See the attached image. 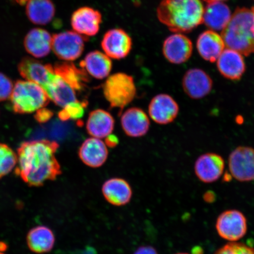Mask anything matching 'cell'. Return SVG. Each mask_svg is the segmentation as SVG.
<instances>
[{"instance_id": "9", "label": "cell", "mask_w": 254, "mask_h": 254, "mask_svg": "<svg viewBox=\"0 0 254 254\" xmlns=\"http://www.w3.org/2000/svg\"><path fill=\"white\" fill-rule=\"evenodd\" d=\"M18 70L22 77L40 85L44 89L56 76L52 65L43 64L30 57L22 59L18 64Z\"/></svg>"}, {"instance_id": "26", "label": "cell", "mask_w": 254, "mask_h": 254, "mask_svg": "<svg viewBox=\"0 0 254 254\" xmlns=\"http://www.w3.org/2000/svg\"><path fill=\"white\" fill-rule=\"evenodd\" d=\"M25 14L31 23L46 25L52 21L56 14V7L52 0H27Z\"/></svg>"}, {"instance_id": "41", "label": "cell", "mask_w": 254, "mask_h": 254, "mask_svg": "<svg viewBox=\"0 0 254 254\" xmlns=\"http://www.w3.org/2000/svg\"><path fill=\"white\" fill-rule=\"evenodd\" d=\"M0 254H4L2 253L1 252H0Z\"/></svg>"}, {"instance_id": "27", "label": "cell", "mask_w": 254, "mask_h": 254, "mask_svg": "<svg viewBox=\"0 0 254 254\" xmlns=\"http://www.w3.org/2000/svg\"><path fill=\"white\" fill-rule=\"evenodd\" d=\"M28 247L36 254L49 253L55 247L56 238L50 228L40 225L32 228L26 238Z\"/></svg>"}, {"instance_id": "3", "label": "cell", "mask_w": 254, "mask_h": 254, "mask_svg": "<svg viewBox=\"0 0 254 254\" xmlns=\"http://www.w3.org/2000/svg\"><path fill=\"white\" fill-rule=\"evenodd\" d=\"M221 36L228 49L246 56L254 53V15L252 9L237 8L222 30Z\"/></svg>"}, {"instance_id": "17", "label": "cell", "mask_w": 254, "mask_h": 254, "mask_svg": "<svg viewBox=\"0 0 254 254\" xmlns=\"http://www.w3.org/2000/svg\"><path fill=\"white\" fill-rule=\"evenodd\" d=\"M78 155L82 163L91 168H98L106 163L109 150L106 143L97 138H89L82 143Z\"/></svg>"}, {"instance_id": "16", "label": "cell", "mask_w": 254, "mask_h": 254, "mask_svg": "<svg viewBox=\"0 0 254 254\" xmlns=\"http://www.w3.org/2000/svg\"><path fill=\"white\" fill-rule=\"evenodd\" d=\"M217 62L218 71L224 78L230 80H240L246 70L243 55L236 50L224 49Z\"/></svg>"}, {"instance_id": "8", "label": "cell", "mask_w": 254, "mask_h": 254, "mask_svg": "<svg viewBox=\"0 0 254 254\" xmlns=\"http://www.w3.org/2000/svg\"><path fill=\"white\" fill-rule=\"evenodd\" d=\"M231 176L240 182L254 181V149L240 146L231 152L228 158Z\"/></svg>"}, {"instance_id": "37", "label": "cell", "mask_w": 254, "mask_h": 254, "mask_svg": "<svg viewBox=\"0 0 254 254\" xmlns=\"http://www.w3.org/2000/svg\"><path fill=\"white\" fill-rule=\"evenodd\" d=\"M14 1L20 5H24L26 4L27 0H14Z\"/></svg>"}, {"instance_id": "18", "label": "cell", "mask_w": 254, "mask_h": 254, "mask_svg": "<svg viewBox=\"0 0 254 254\" xmlns=\"http://www.w3.org/2000/svg\"><path fill=\"white\" fill-rule=\"evenodd\" d=\"M24 47L26 52L34 58H44L52 50V36L43 28H33L25 35Z\"/></svg>"}, {"instance_id": "20", "label": "cell", "mask_w": 254, "mask_h": 254, "mask_svg": "<svg viewBox=\"0 0 254 254\" xmlns=\"http://www.w3.org/2000/svg\"><path fill=\"white\" fill-rule=\"evenodd\" d=\"M102 192L107 202L119 206L128 204L132 196V190L129 184L120 178H113L107 180L103 184Z\"/></svg>"}, {"instance_id": "31", "label": "cell", "mask_w": 254, "mask_h": 254, "mask_svg": "<svg viewBox=\"0 0 254 254\" xmlns=\"http://www.w3.org/2000/svg\"><path fill=\"white\" fill-rule=\"evenodd\" d=\"M214 254H254V249L244 243L230 242L220 248Z\"/></svg>"}, {"instance_id": "32", "label": "cell", "mask_w": 254, "mask_h": 254, "mask_svg": "<svg viewBox=\"0 0 254 254\" xmlns=\"http://www.w3.org/2000/svg\"><path fill=\"white\" fill-rule=\"evenodd\" d=\"M14 84L11 79L7 75L0 72V101L9 99Z\"/></svg>"}, {"instance_id": "25", "label": "cell", "mask_w": 254, "mask_h": 254, "mask_svg": "<svg viewBox=\"0 0 254 254\" xmlns=\"http://www.w3.org/2000/svg\"><path fill=\"white\" fill-rule=\"evenodd\" d=\"M79 65L91 77L98 79L109 77L113 65L110 57L99 51L87 54Z\"/></svg>"}, {"instance_id": "2", "label": "cell", "mask_w": 254, "mask_h": 254, "mask_svg": "<svg viewBox=\"0 0 254 254\" xmlns=\"http://www.w3.org/2000/svg\"><path fill=\"white\" fill-rule=\"evenodd\" d=\"M204 10L201 0H161L157 15L171 31L190 33L202 23Z\"/></svg>"}, {"instance_id": "6", "label": "cell", "mask_w": 254, "mask_h": 254, "mask_svg": "<svg viewBox=\"0 0 254 254\" xmlns=\"http://www.w3.org/2000/svg\"><path fill=\"white\" fill-rule=\"evenodd\" d=\"M88 37L74 31H66L52 36V50L60 60L72 62L83 53Z\"/></svg>"}, {"instance_id": "23", "label": "cell", "mask_w": 254, "mask_h": 254, "mask_svg": "<svg viewBox=\"0 0 254 254\" xmlns=\"http://www.w3.org/2000/svg\"><path fill=\"white\" fill-rule=\"evenodd\" d=\"M44 90L50 100L62 109L78 101L74 89L58 75L56 74L55 78Z\"/></svg>"}, {"instance_id": "22", "label": "cell", "mask_w": 254, "mask_h": 254, "mask_svg": "<svg viewBox=\"0 0 254 254\" xmlns=\"http://www.w3.org/2000/svg\"><path fill=\"white\" fill-rule=\"evenodd\" d=\"M232 14L229 7L222 1L208 2L203 14V21L211 30L221 31L227 26Z\"/></svg>"}, {"instance_id": "10", "label": "cell", "mask_w": 254, "mask_h": 254, "mask_svg": "<svg viewBox=\"0 0 254 254\" xmlns=\"http://www.w3.org/2000/svg\"><path fill=\"white\" fill-rule=\"evenodd\" d=\"M101 46L110 59L121 60L126 58L131 52L132 41L125 30L113 28L104 34Z\"/></svg>"}, {"instance_id": "19", "label": "cell", "mask_w": 254, "mask_h": 254, "mask_svg": "<svg viewBox=\"0 0 254 254\" xmlns=\"http://www.w3.org/2000/svg\"><path fill=\"white\" fill-rule=\"evenodd\" d=\"M121 124L126 135L131 137H140L145 135L150 128L148 117L142 110L133 107L123 113Z\"/></svg>"}, {"instance_id": "5", "label": "cell", "mask_w": 254, "mask_h": 254, "mask_svg": "<svg viewBox=\"0 0 254 254\" xmlns=\"http://www.w3.org/2000/svg\"><path fill=\"white\" fill-rule=\"evenodd\" d=\"M103 92L111 107L122 111L135 97L134 78L125 73H116L109 76L104 82Z\"/></svg>"}, {"instance_id": "12", "label": "cell", "mask_w": 254, "mask_h": 254, "mask_svg": "<svg viewBox=\"0 0 254 254\" xmlns=\"http://www.w3.org/2000/svg\"><path fill=\"white\" fill-rule=\"evenodd\" d=\"M182 85L184 92L190 98L199 100L211 93L213 81L202 69L191 68L184 74Z\"/></svg>"}, {"instance_id": "33", "label": "cell", "mask_w": 254, "mask_h": 254, "mask_svg": "<svg viewBox=\"0 0 254 254\" xmlns=\"http://www.w3.org/2000/svg\"><path fill=\"white\" fill-rule=\"evenodd\" d=\"M36 112L35 119L39 123H46L53 116L52 111L46 109L45 107L37 111Z\"/></svg>"}, {"instance_id": "21", "label": "cell", "mask_w": 254, "mask_h": 254, "mask_svg": "<svg viewBox=\"0 0 254 254\" xmlns=\"http://www.w3.org/2000/svg\"><path fill=\"white\" fill-rule=\"evenodd\" d=\"M224 48L225 43L222 37L213 30L202 32L196 41V49L199 55L209 62L217 61Z\"/></svg>"}, {"instance_id": "36", "label": "cell", "mask_w": 254, "mask_h": 254, "mask_svg": "<svg viewBox=\"0 0 254 254\" xmlns=\"http://www.w3.org/2000/svg\"><path fill=\"white\" fill-rule=\"evenodd\" d=\"M81 254H97V253L93 248L88 247L87 249L82 251Z\"/></svg>"}, {"instance_id": "4", "label": "cell", "mask_w": 254, "mask_h": 254, "mask_svg": "<svg viewBox=\"0 0 254 254\" xmlns=\"http://www.w3.org/2000/svg\"><path fill=\"white\" fill-rule=\"evenodd\" d=\"M9 100L14 112L20 114L36 112L50 100L42 87L26 79L15 82Z\"/></svg>"}, {"instance_id": "14", "label": "cell", "mask_w": 254, "mask_h": 254, "mask_svg": "<svg viewBox=\"0 0 254 254\" xmlns=\"http://www.w3.org/2000/svg\"><path fill=\"white\" fill-rule=\"evenodd\" d=\"M191 41L183 34L171 35L165 40L163 53L167 61L174 64L187 62L192 53Z\"/></svg>"}, {"instance_id": "40", "label": "cell", "mask_w": 254, "mask_h": 254, "mask_svg": "<svg viewBox=\"0 0 254 254\" xmlns=\"http://www.w3.org/2000/svg\"><path fill=\"white\" fill-rule=\"evenodd\" d=\"M252 9V11H253V12L254 15V7H253L252 9Z\"/></svg>"}, {"instance_id": "7", "label": "cell", "mask_w": 254, "mask_h": 254, "mask_svg": "<svg viewBox=\"0 0 254 254\" xmlns=\"http://www.w3.org/2000/svg\"><path fill=\"white\" fill-rule=\"evenodd\" d=\"M215 228L222 239L231 243L237 242L247 233V220L243 212L237 209H229L218 216Z\"/></svg>"}, {"instance_id": "30", "label": "cell", "mask_w": 254, "mask_h": 254, "mask_svg": "<svg viewBox=\"0 0 254 254\" xmlns=\"http://www.w3.org/2000/svg\"><path fill=\"white\" fill-rule=\"evenodd\" d=\"M86 101H79L69 105L63 108L59 113V117L62 121L68 120H77L81 119L84 115L85 108L86 107Z\"/></svg>"}, {"instance_id": "28", "label": "cell", "mask_w": 254, "mask_h": 254, "mask_svg": "<svg viewBox=\"0 0 254 254\" xmlns=\"http://www.w3.org/2000/svg\"><path fill=\"white\" fill-rule=\"evenodd\" d=\"M56 74L58 75L75 91L83 90L88 81L87 73L70 62L56 63L53 66Z\"/></svg>"}, {"instance_id": "1", "label": "cell", "mask_w": 254, "mask_h": 254, "mask_svg": "<svg viewBox=\"0 0 254 254\" xmlns=\"http://www.w3.org/2000/svg\"><path fill=\"white\" fill-rule=\"evenodd\" d=\"M59 145L47 139L22 142L17 148L15 173L30 187H40L62 174L56 157Z\"/></svg>"}, {"instance_id": "38", "label": "cell", "mask_w": 254, "mask_h": 254, "mask_svg": "<svg viewBox=\"0 0 254 254\" xmlns=\"http://www.w3.org/2000/svg\"><path fill=\"white\" fill-rule=\"evenodd\" d=\"M204 1H206V2H214V1H225V0H204Z\"/></svg>"}, {"instance_id": "15", "label": "cell", "mask_w": 254, "mask_h": 254, "mask_svg": "<svg viewBox=\"0 0 254 254\" xmlns=\"http://www.w3.org/2000/svg\"><path fill=\"white\" fill-rule=\"evenodd\" d=\"M179 104L170 95H156L148 106V113L154 122L166 125L174 122L179 113Z\"/></svg>"}, {"instance_id": "29", "label": "cell", "mask_w": 254, "mask_h": 254, "mask_svg": "<svg viewBox=\"0 0 254 254\" xmlns=\"http://www.w3.org/2000/svg\"><path fill=\"white\" fill-rule=\"evenodd\" d=\"M17 163V154L8 145L0 143V179L11 173Z\"/></svg>"}, {"instance_id": "11", "label": "cell", "mask_w": 254, "mask_h": 254, "mask_svg": "<svg viewBox=\"0 0 254 254\" xmlns=\"http://www.w3.org/2000/svg\"><path fill=\"white\" fill-rule=\"evenodd\" d=\"M102 14L93 8L82 7L76 9L71 17L73 30L84 37L97 35L102 23Z\"/></svg>"}, {"instance_id": "34", "label": "cell", "mask_w": 254, "mask_h": 254, "mask_svg": "<svg viewBox=\"0 0 254 254\" xmlns=\"http://www.w3.org/2000/svg\"><path fill=\"white\" fill-rule=\"evenodd\" d=\"M133 254H158L157 250L150 246L139 247Z\"/></svg>"}, {"instance_id": "24", "label": "cell", "mask_w": 254, "mask_h": 254, "mask_svg": "<svg viewBox=\"0 0 254 254\" xmlns=\"http://www.w3.org/2000/svg\"><path fill=\"white\" fill-rule=\"evenodd\" d=\"M115 121L107 111L97 109L91 111L87 121L86 128L88 134L94 138L102 139L111 134Z\"/></svg>"}, {"instance_id": "35", "label": "cell", "mask_w": 254, "mask_h": 254, "mask_svg": "<svg viewBox=\"0 0 254 254\" xmlns=\"http://www.w3.org/2000/svg\"><path fill=\"white\" fill-rule=\"evenodd\" d=\"M118 138L115 135H110L107 136L106 139V144L108 147H113L118 144Z\"/></svg>"}, {"instance_id": "39", "label": "cell", "mask_w": 254, "mask_h": 254, "mask_svg": "<svg viewBox=\"0 0 254 254\" xmlns=\"http://www.w3.org/2000/svg\"><path fill=\"white\" fill-rule=\"evenodd\" d=\"M189 254L185 253H177V254Z\"/></svg>"}, {"instance_id": "13", "label": "cell", "mask_w": 254, "mask_h": 254, "mask_svg": "<svg viewBox=\"0 0 254 254\" xmlns=\"http://www.w3.org/2000/svg\"><path fill=\"white\" fill-rule=\"evenodd\" d=\"M224 168V158L219 154L208 152L201 155L196 160L194 172L201 182L211 184L220 179Z\"/></svg>"}]
</instances>
